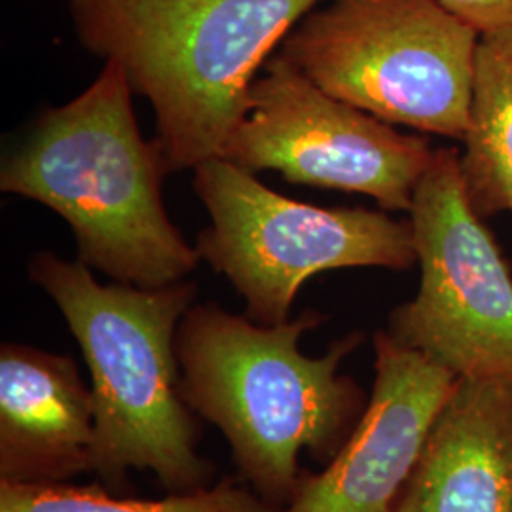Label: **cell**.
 Listing matches in <instances>:
<instances>
[{
    "instance_id": "cell-1",
    "label": "cell",
    "mask_w": 512,
    "mask_h": 512,
    "mask_svg": "<svg viewBox=\"0 0 512 512\" xmlns=\"http://www.w3.org/2000/svg\"><path fill=\"white\" fill-rule=\"evenodd\" d=\"M327 319L304 310L281 325H260L217 304H194L177 330L181 395L228 440L239 475L283 509L306 471L300 454L327 465L353 435L368 395L340 366L365 334L355 330L317 357L300 349Z\"/></svg>"
},
{
    "instance_id": "cell-2",
    "label": "cell",
    "mask_w": 512,
    "mask_h": 512,
    "mask_svg": "<svg viewBox=\"0 0 512 512\" xmlns=\"http://www.w3.org/2000/svg\"><path fill=\"white\" fill-rule=\"evenodd\" d=\"M167 169L145 141L120 63L63 107L44 110L0 167V190L52 209L78 260L114 283L162 289L188 279L198 249L165 211Z\"/></svg>"
},
{
    "instance_id": "cell-3",
    "label": "cell",
    "mask_w": 512,
    "mask_h": 512,
    "mask_svg": "<svg viewBox=\"0 0 512 512\" xmlns=\"http://www.w3.org/2000/svg\"><path fill=\"white\" fill-rule=\"evenodd\" d=\"M29 277L61 311L90 370L101 482L118 494L131 471H148L169 494L213 484L215 465L198 450L196 414L181 395L175 346L198 285H103L78 258L46 251L31 258Z\"/></svg>"
},
{
    "instance_id": "cell-4",
    "label": "cell",
    "mask_w": 512,
    "mask_h": 512,
    "mask_svg": "<svg viewBox=\"0 0 512 512\" xmlns=\"http://www.w3.org/2000/svg\"><path fill=\"white\" fill-rule=\"evenodd\" d=\"M325 0H69L82 48L124 69L156 118L167 175L219 158L247 93L294 25Z\"/></svg>"
},
{
    "instance_id": "cell-5",
    "label": "cell",
    "mask_w": 512,
    "mask_h": 512,
    "mask_svg": "<svg viewBox=\"0 0 512 512\" xmlns=\"http://www.w3.org/2000/svg\"><path fill=\"white\" fill-rule=\"evenodd\" d=\"M480 35L437 0H325L277 52L391 126L463 141Z\"/></svg>"
},
{
    "instance_id": "cell-6",
    "label": "cell",
    "mask_w": 512,
    "mask_h": 512,
    "mask_svg": "<svg viewBox=\"0 0 512 512\" xmlns=\"http://www.w3.org/2000/svg\"><path fill=\"white\" fill-rule=\"evenodd\" d=\"M192 171L194 192L211 217V226L198 234V255L234 285L255 323L289 321L296 296L313 275L416 266L410 219L291 200L224 158Z\"/></svg>"
},
{
    "instance_id": "cell-7",
    "label": "cell",
    "mask_w": 512,
    "mask_h": 512,
    "mask_svg": "<svg viewBox=\"0 0 512 512\" xmlns=\"http://www.w3.org/2000/svg\"><path fill=\"white\" fill-rule=\"evenodd\" d=\"M408 213L420 287L385 330L458 378L512 385V268L467 200L456 148H437Z\"/></svg>"
},
{
    "instance_id": "cell-8",
    "label": "cell",
    "mask_w": 512,
    "mask_h": 512,
    "mask_svg": "<svg viewBox=\"0 0 512 512\" xmlns=\"http://www.w3.org/2000/svg\"><path fill=\"white\" fill-rule=\"evenodd\" d=\"M425 137L332 97L275 52L247 93L245 114L219 158L251 173L363 194L384 211H410L435 160Z\"/></svg>"
},
{
    "instance_id": "cell-9",
    "label": "cell",
    "mask_w": 512,
    "mask_h": 512,
    "mask_svg": "<svg viewBox=\"0 0 512 512\" xmlns=\"http://www.w3.org/2000/svg\"><path fill=\"white\" fill-rule=\"evenodd\" d=\"M458 376L387 330L374 334L365 414L321 473H304L281 512H395L423 442Z\"/></svg>"
},
{
    "instance_id": "cell-10",
    "label": "cell",
    "mask_w": 512,
    "mask_h": 512,
    "mask_svg": "<svg viewBox=\"0 0 512 512\" xmlns=\"http://www.w3.org/2000/svg\"><path fill=\"white\" fill-rule=\"evenodd\" d=\"M95 467L92 387L73 357L0 348V482L63 484Z\"/></svg>"
},
{
    "instance_id": "cell-11",
    "label": "cell",
    "mask_w": 512,
    "mask_h": 512,
    "mask_svg": "<svg viewBox=\"0 0 512 512\" xmlns=\"http://www.w3.org/2000/svg\"><path fill=\"white\" fill-rule=\"evenodd\" d=\"M395 512H512V385L458 378Z\"/></svg>"
},
{
    "instance_id": "cell-12",
    "label": "cell",
    "mask_w": 512,
    "mask_h": 512,
    "mask_svg": "<svg viewBox=\"0 0 512 512\" xmlns=\"http://www.w3.org/2000/svg\"><path fill=\"white\" fill-rule=\"evenodd\" d=\"M461 143V183L476 215L486 220L512 213V29L480 35Z\"/></svg>"
},
{
    "instance_id": "cell-13",
    "label": "cell",
    "mask_w": 512,
    "mask_h": 512,
    "mask_svg": "<svg viewBox=\"0 0 512 512\" xmlns=\"http://www.w3.org/2000/svg\"><path fill=\"white\" fill-rule=\"evenodd\" d=\"M0 512H281L251 488L224 476L219 482L162 499L122 497L109 488L0 482Z\"/></svg>"
},
{
    "instance_id": "cell-14",
    "label": "cell",
    "mask_w": 512,
    "mask_h": 512,
    "mask_svg": "<svg viewBox=\"0 0 512 512\" xmlns=\"http://www.w3.org/2000/svg\"><path fill=\"white\" fill-rule=\"evenodd\" d=\"M478 35L512 29V0H437Z\"/></svg>"
}]
</instances>
